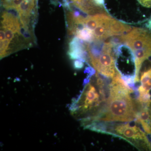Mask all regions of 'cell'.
<instances>
[{"label":"cell","instance_id":"1","mask_svg":"<svg viewBox=\"0 0 151 151\" xmlns=\"http://www.w3.org/2000/svg\"><path fill=\"white\" fill-rule=\"evenodd\" d=\"M129 94V92H119L111 87L106 106L90 120L127 122L135 120L137 111Z\"/></svg>","mask_w":151,"mask_h":151},{"label":"cell","instance_id":"2","mask_svg":"<svg viewBox=\"0 0 151 151\" xmlns=\"http://www.w3.org/2000/svg\"><path fill=\"white\" fill-rule=\"evenodd\" d=\"M100 94L93 85L88 83L80 96L71 104L70 108L71 113L73 115H80L87 112L95 111L100 103L104 102L103 99L100 98V97L104 98Z\"/></svg>","mask_w":151,"mask_h":151},{"label":"cell","instance_id":"3","mask_svg":"<svg viewBox=\"0 0 151 151\" xmlns=\"http://www.w3.org/2000/svg\"><path fill=\"white\" fill-rule=\"evenodd\" d=\"M114 56L115 66L122 77L132 76L135 78V57L132 50L126 45H119L115 47Z\"/></svg>","mask_w":151,"mask_h":151},{"label":"cell","instance_id":"4","mask_svg":"<svg viewBox=\"0 0 151 151\" xmlns=\"http://www.w3.org/2000/svg\"><path fill=\"white\" fill-rule=\"evenodd\" d=\"M151 30L134 28L127 34L121 36L122 43H125L133 52L142 50L151 52Z\"/></svg>","mask_w":151,"mask_h":151},{"label":"cell","instance_id":"5","mask_svg":"<svg viewBox=\"0 0 151 151\" xmlns=\"http://www.w3.org/2000/svg\"><path fill=\"white\" fill-rule=\"evenodd\" d=\"M115 47L111 42H105L103 51L93 67L101 75L107 78H113L118 73L115 66V56L113 48Z\"/></svg>","mask_w":151,"mask_h":151},{"label":"cell","instance_id":"6","mask_svg":"<svg viewBox=\"0 0 151 151\" xmlns=\"http://www.w3.org/2000/svg\"><path fill=\"white\" fill-rule=\"evenodd\" d=\"M74 35L86 42H92L94 40L93 32L86 27L84 24H79L77 26Z\"/></svg>","mask_w":151,"mask_h":151},{"label":"cell","instance_id":"7","mask_svg":"<svg viewBox=\"0 0 151 151\" xmlns=\"http://www.w3.org/2000/svg\"><path fill=\"white\" fill-rule=\"evenodd\" d=\"M85 62L83 59H76L73 62V67L76 69H81L84 67V62Z\"/></svg>","mask_w":151,"mask_h":151},{"label":"cell","instance_id":"8","mask_svg":"<svg viewBox=\"0 0 151 151\" xmlns=\"http://www.w3.org/2000/svg\"><path fill=\"white\" fill-rule=\"evenodd\" d=\"M137 1L143 6L151 8V0H137Z\"/></svg>","mask_w":151,"mask_h":151},{"label":"cell","instance_id":"9","mask_svg":"<svg viewBox=\"0 0 151 151\" xmlns=\"http://www.w3.org/2000/svg\"><path fill=\"white\" fill-rule=\"evenodd\" d=\"M94 2L100 6L103 7L104 4V0H93Z\"/></svg>","mask_w":151,"mask_h":151},{"label":"cell","instance_id":"10","mask_svg":"<svg viewBox=\"0 0 151 151\" xmlns=\"http://www.w3.org/2000/svg\"><path fill=\"white\" fill-rule=\"evenodd\" d=\"M146 27L149 29H151V17L149 21L146 24Z\"/></svg>","mask_w":151,"mask_h":151},{"label":"cell","instance_id":"11","mask_svg":"<svg viewBox=\"0 0 151 151\" xmlns=\"http://www.w3.org/2000/svg\"><path fill=\"white\" fill-rule=\"evenodd\" d=\"M72 1L74 2L75 5L77 4H79V3L82 2L84 0H72Z\"/></svg>","mask_w":151,"mask_h":151}]
</instances>
